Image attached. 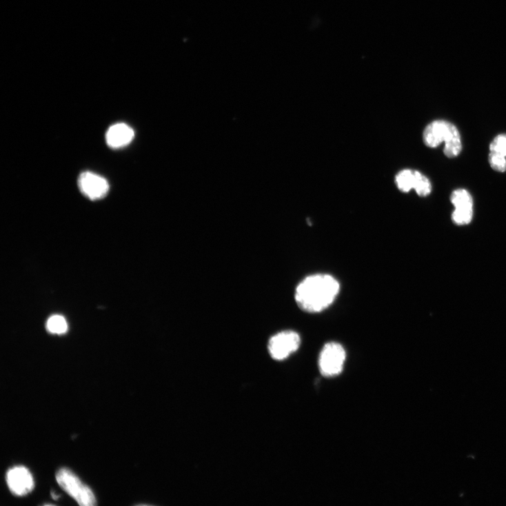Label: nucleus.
Masks as SVG:
<instances>
[{"label": "nucleus", "mask_w": 506, "mask_h": 506, "mask_svg": "<svg viewBox=\"0 0 506 506\" xmlns=\"http://www.w3.org/2000/svg\"><path fill=\"white\" fill-rule=\"evenodd\" d=\"M340 287L339 282L331 275H312L298 285L295 299L303 311L318 313L332 305L339 294Z\"/></svg>", "instance_id": "obj_1"}, {"label": "nucleus", "mask_w": 506, "mask_h": 506, "mask_svg": "<svg viewBox=\"0 0 506 506\" xmlns=\"http://www.w3.org/2000/svg\"><path fill=\"white\" fill-rule=\"evenodd\" d=\"M423 141L430 148H436L445 142L444 153L448 158L457 157L462 150L458 130L446 121H436L429 124L423 132Z\"/></svg>", "instance_id": "obj_2"}, {"label": "nucleus", "mask_w": 506, "mask_h": 506, "mask_svg": "<svg viewBox=\"0 0 506 506\" xmlns=\"http://www.w3.org/2000/svg\"><path fill=\"white\" fill-rule=\"evenodd\" d=\"M56 479L59 486L82 506H92L96 499L92 490L66 468L59 469Z\"/></svg>", "instance_id": "obj_3"}, {"label": "nucleus", "mask_w": 506, "mask_h": 506, "mask_svg": "<svg viewBox=\"0 0 506 506\" xmlns=\"http://www.w3.org/2000/svg\"><path fill=\"white\" fill-rule=\"evenodd\" d=\"M346 359L343 347L337 343H330L324 345L320 353L318 367L321 374L326 377L339 375Z\"/></svg>", "instance_id": "obj_4"}, {"label": "nucleus", "mask_w": 506, "mask_h": 506, "mask_svg": "<svg viewBox=\"0 0 506 506\" xmlns=\"http://www.w3.org/2000/svg\"><path fill=\"white\" fill-rule=\"evenodd\" d=\"M301 344V339L298 333L285 331L272 337L268 343V350L274 359L281 361L296 352Z\"/></svg>", "instance_id": "obj_5"}, {"label": "nucleus", "mask_w": 506, "mask_h": 506, "mask_svg": "<svg viewBox=\"0 0 506 506\" xmlns=\"http://www.w3.org/2000/svg\"><path fill=\"white\" fill-rule=\"evenodd\" d=\"M79 187L81 192L92 201L101 199L110 190L107 180L91 172H84L80 175Z\"/></svg>", "instance_id": "obj_6"}, {"label": "nucleus", "mask_w": 506, "mask_h": 506, "mask_svg": "<svg viewBox=\"0 0 506 506\" xmlns=\"http://www.w3.org/2000/svg\"><path fill=\"white\" fill-rule=\"evenodd\" d=\"M6 480L10 491L17 496L28 494L34 487L32 477L23 466L10 468L7 473Z\"/></svg>", "instance_id": "obj_7"}, {"label": "nucleus", "mask_w": 506, "mask_h": 506, "mask_svg": "<svg viewBox=\"0 0 506 506\" xmlns=\"http://www.w3.org/2000/svg\"><path fill=\"white\" fill-rule=\"evenodd\" d=\"M134 136L133 130L125 123L112 125L106 133V142L113 149H119L128 145Z\"/></svg>", "instance_id": "obj_8"}, {"label": "nucleus", "mask_w": 506, "mask_h": 506, "mask_svg": "<svg viewBox=\"0 0 506 506\" xmlns=\"http://www.w3.org/2000/svg\"><path fill=\"white\" fill-rule=\"evenodd\" d=\"M416 170H403L396 174L395 183L401 192L408 193L414 189Z\"/></svg>", "instance_id": "obj_9"}, {"label": "nucleus", "mask_w": 506, "mask_h": 506, "mask_svg": "<svg viewBox=\"0 0 506 506\" xmlns=\"http://www.w3.org/2000/svg\"><path fill=\"white\" fill-rule=\"evenodd\" d=\"M451 201L455 209L474 210L473 197L471 194L465 190H455L451 195Z\"/></svg>", "instance_id": "obj_10"}, {"label": "nucleus", "mask_w": 506, "mask_h": 506, "mask_svg": "<svg viewBox=\"0 0 506 506\" xmlns=\"http://www.w3.org/2000/svg\"><path fill=\"white\" fill-rule=\"evenodd\" d=\"M47 328L52 334L61 335L67 332L68 324L62 316L54 315L48 319Z\"/></svg>", "instance_id": "obj_11"}, {"label": "nucleus", "mask_w": 506, "mask_h": 506, "mask_svg": "<svg viewBox=\"0 0 506 506\" xmlns=\"http://www.w3.org/2000/svg\"><path fill=\"white\" fill-rule=\"evenodd\" d=\"M416 183L414 190L420 196H428L432 191V185L429 180L418 171H416Z\"/></svg>", "instance_id": "obj_12"}, {"label": "nucleus", "mask_w": 506, "mask_h": 506, "mask_svg": "<svg viewBox=\"0 0 506 506\" xmlns=\"http://www.w3.org/2000/svg\"><path fill=\"white\" fill-rule=\"evenodd\" d=\"M474 210L455 209L452 214L453 221L458 225H467L473 219Z\"/></svg>", "instance_id": "obj_13"}, {"label": "nucleus", "mask_w": 506, "mask_h": 506, "mask_svg": "<svg viewBox=\"0 0 506 506\" xmlns=\"http://www.w3.org/2000/svg\"><path fill=\"white\" fill-rule=\"evenodd\" d=\"M489 161L495 171L504 172L506 171V157L495 152H490Z\"/></svg>", "instance_id": "obj_14"}, {"label": "nucleus", "mask_w": 506, "mask_h": 506, "mask_svg": "<svg viewBox=\"0 0 506 506\" xmlns=\"http://www.w3.org/2000/svg\"><path fill=\"white\" fill-rule=\"evenodd\" d=\"M489 150L506 157V134L496 136L490 144Z\"/></svg>", "instance_id": "obj_15"}]
</instances>
